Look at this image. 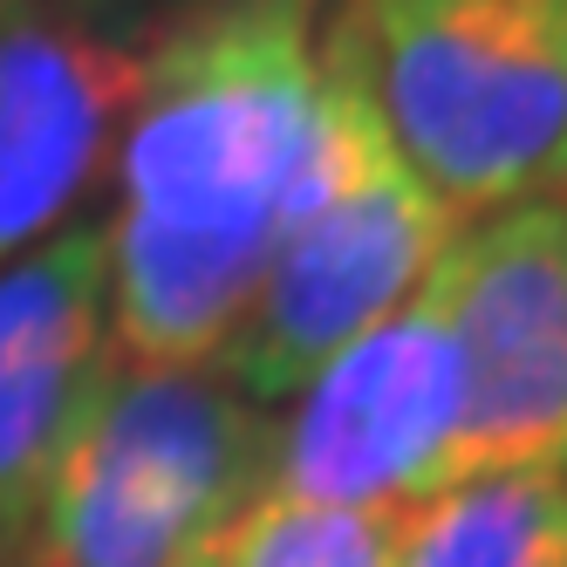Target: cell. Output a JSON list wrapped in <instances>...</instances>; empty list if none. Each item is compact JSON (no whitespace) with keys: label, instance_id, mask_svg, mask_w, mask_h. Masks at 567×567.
<instances>
[{"label":"cell","instance_id":"6da1fadb","mask_svg":"<svg viewBox=\"0 0 567 567\" xmlns=\"http://www.w3.org/2000/svg\"><path fill=\"white\" fill-rule=\"evenodd\" d=\"M336 0H185L144 42L116 144L110 349L206 370L247 321L321 165Z\"/></svg>","mask_w":567,"mask_h":567},{"label":"cell","instance_id":"7a4b0ae2","mask_svg":"<svg viewBox=\"0 0 567 567\" xmlns=\"http://www.w3.org/2000/svg\"><path fill=\"white\" fill-rule=\"evenodd\" d=\"M390 144L458 219L567 206V0H336Z\"/></svg>","mask_w":567,"mask_h":567},{"label":"cell","instance_id":"3957f363","mask_svg":"<svg viewBox=\"0 0 567 567\" xmlns=\"http://www.w3.org/2000/svg\"><path fill=\"white\" fill-rule=\"evenodd\" d=\"M274 417L213 362L110 355L14 567H213L226 526L267 493Z\"/></svg>","mask_w":567,"mask_h":567},{"label":"cell","instance_id":"277c9868","mask_svg":"<svg viewBox=\"0 0 567 567\" xmlns=\"http://www.w3.org/2000/svg\"><path fill=\"white\" fill-rule=\"evenodd\" d=\"M465 219L403 165L383 116L355 75V55L329 8V96H321V165L308 206L260 280L247 321L233 329L213 370L267 403H288L321 362L370 336L390 308H403Z\"/></svg>","mask_w":567,"mask_h":567},{"label":"cell","instance_id":"5b68a950","mask_svg":"<svg viewBox=\"0 0 567 567\" xmlns=\"http://www.w3.org/2000/svg\"><path fill=\"white\" fill-rule=\"evenodd\" d=\"M458 417L465 362L431 267L411 301L329 355L295 390V411L274 417L267 493L321 506H424L458 485Z\"/></svg>","mask_w":567,"mask_h":567},{"label":"cell","instance_id":"8992f818","mask_svg":"<svg viewBox=\"0 0 567 567\" xmlns=\"http://www.w3.org/2000/svg\"><path fill=\"white\" fill-rule=\"evenodd\" d=\"M437 288L465 362L458 478L567 472V206L472 219Z\"/></svg>","mask_w":567,"mask_h":567},{"label":"cell","instance_id":"52a82bcc","mask_svg":"<svg viewBox=\"0 0 567 567\" xmlns=\"http://www.w3.org/2000/svg\"><path fill=\"white\" fill-rule=\"evenodd\" d=\"M144 49L49 0H0V267L75 226L124 144Z\"/></svg>","mask_w":567,"mask_h":567},{"label":"cell","instance_id":"ba28073f","mask_svg":"<svg viewBox=\"0 0 567 567\" xmlns=\"http://www.w3.org/2000/svg\"><path fill=\"white\" fill-rule=\"evenodd\" d=\"M110 355L103 219H75L0 267V567H14Z\"/></svg>","mask_w":567,"mask_h":567},{"label":"cell","instance_id":"9c48e42d","mask_svg":"<svg viewBox=\"0 0 567 567\" xmlns=\"http://www.w3.org/2000/svg\"><path fill=\"white\" fill-rule=\"evenodd\" d=\"M396 567H567V472H478L411 506Z\"/></svg>","mask_w":567,"mask_h":567},{"label":"cell","instance_id":"30bf717a","mask_svg":"<svg viewBox=\"0 0 567 567\" xmlns=\"http://www.w3.org/2000/svg\"><path fill=\"white\" fill-rule=\"evenodd\" d=\"M411 506H321L260 493L226 526L213 567H396Z\"/></svg>","mask_w":567,"mask_h":567},{"label":"cell","instance_id":"8fae6325","mask_svg":"<svg viewBox=\"0 0 567 567\" xmlns=\"http://www.w3.org/2000/svg\"><path fill=\"white\" fill-rule=\"evenodd\" d=\"M55 14L69 21H83V28H110V34H124V21L137 14V0H49Z\"/></svg>","mask_w":567,"mask_h":567}]
</instances>
